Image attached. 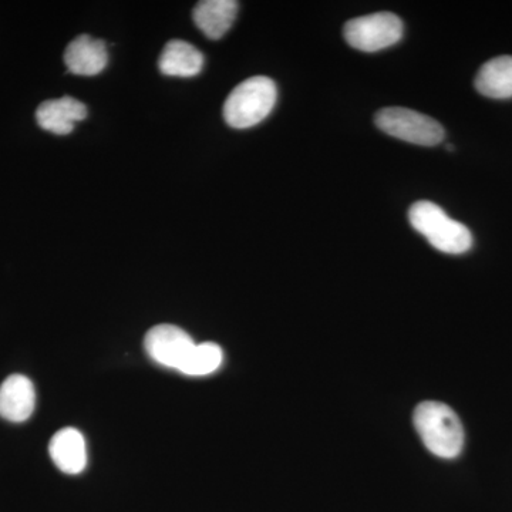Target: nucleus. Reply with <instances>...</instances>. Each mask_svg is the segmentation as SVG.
<instances>
[{
    "label": "nucleus",
    "instance_id": "8",
    "mask_svg": "<svg viewBox=\"0 0 512 512\" xmlns=\"http://www.w3.org/2000/svg\"><path fill=\"white\" fill-rule=\"evenodd\" d=\"M67 70L79 76H96L109 63L106 43L89 35L76 37L64 52Z\"/></svg>",
    "mask_w": 512,
    "mask_h": 512
},
{
    "label": "nucleus",
    "instance_id": "11",
    "mask_svg": "<svg viewBox=\"0 0 512 512\" xmlns=\"http://www.w3.org/2000/svg\"><path fill=\"white\" fill-rule=\"evenodd\" d=\"M238 12L234 0H204L195 6L192 18L195 25L210 39H221L231 29Z\"/></svg>",
    "mask_w": 512,
    "mask_h": 512
},
{
    "label": "nucleus",
    "instance_id": "10",
    "mask_svg": "<svg viewBox=\"0 0 512 512\" xmlns=\"http://www.w3.org/2000/svg\"><path fill=\"white\" fill-rule=\"evenodd\" d=\"M53 463L66 474H80L87 466V446L84 436L73 427L57 431L49 444Z\"/></svg>",
    "mask_w": 512,
    "mask_h": 512
},
{
    "label": "nucleus",
    "instance_id": "5",
    "mask_svg": "<svg viewBox=\"0 0 512 512\" xmlns=\"http://www.w3.org/2000/svg\"><path fill=\"white\" fill-rule=\"evenodd\" d=\"M346 42L360 52H379L396 45L403 36V23L393 13H373L346 23Z\"/></svg>",
    "mask_w": 512,
    "mask_h": 512
},
{
    "label": "nucleus",
    "instance_id": "14",
    "mask_svg": "<svg viewBox=\"0 0 512 512\" xmlns=\"http://www.w3.org/2000/svg\"><path fill=\"white\" fill-rule=\"evenodd\" d=\"M222 362H224V353L217 343H201L192 350L180 373L192 377L208 376L217 372Z\"/></svg>",
    "mask_w": 512,
    "mask_h": 512
},
{
    "label": "nucleus",
    "instance_id": "4",
    "mask_svg": "<svg viewBox=\"0 0 512 512\" xmlns=\"http://www.w3.org/2000/svg\"><path fill=\"white\" fill-rule=\"evenodd\" d=\"M376 126L394 138L416 144L433 147L444 140V128L429 116L404 107H387L375 117Z\"/></svg>",
    "mask_w": 512,
    "mask_h": 512
},
{
    "label": "nucleus",
    "instance_id": "13",
    "mask_svg": "<svg viewBox=\"0 0 512 512\" xmlns=\"http://www.w3.org/2000/svg\"><path fill=\"white\" fill-rule=\"evenodd\" d=\"M476 89L490 99H511L512 56L495 57L485 63L477 74Z\"/></svg>",
    "mask_w": 512,
    "mask_h": 512
},
{
    "label": "nucleus",
    "instance_id": "9",
    "mask_svg": "<svg viewBox=\"0 0 512 512\" xmlns=\"http://www.w3.org/2000/svg\"><path fill=\"white\" fill-rule=\"evenodd\" d=\"M87 107L82 101L73 99L70 96L60 97L57 100H47L40 104L36 111L37 124L43 130L66 136L73 131L77 121L86 119Z\"/></svg>",
    "mask_w": 512,
    "mask_h": 512
},
{
    "label": "nucleus",
    "instance_id": "7",
    "mask_svg": "<svg viewBox=\"0 0 512 512\" xmlns=\"http://www.w3.org/2000/svg\"><path fill=\"white\" fill-rule=\"evenodd\" d=\"M35 386L23 375L9 376L0 386V416L12 423H22L33 414Z\"/></svg>",
    "mask_w": 512,
    "mask_h": 512
},
{
    "label": "nucleus",
    "instance_id": "6",
    "mask_svg": "<svg viewBox=\"0 0 512 512\" xmlns=\"http://www.w3.org/2000/svg\"><path fill=\"white\" fill-rule=\"evenodd\" d=\"M195 346L197 343L184 329L168 323L154 326L148 330L144 339L147 355L154 362L178 372L183 369Z\"/></svg>",
    "mask_w": 512,
    "mask_h": 512
},
{
    "label": "nucleus",
    "instance_id": "1",
    "mask_svg": "<svg viewBox=\"0 0 512 512\" xmlns=\"http://www.w3.org/2000/svg\"><path fill=\"white\" fill-rule=\"evenodd\" d=\"M413 423L421 441L431 454L456 458L464 447V427L456 412L447 404L423 402L416 407Z\"/></svg>",
    "mask_w": 512,
    "mask_h": 512
},
{
    "label": "nucleus",
    "instance_id": "2",
    "mask_svg": "<svg viewBox=\"0 0 512 512\" xmlns=\"http://www.w3.org/2000/svg\"><path fill=\"white\" fill-rule=\"evenodd\" d=\"M409 220L431 247L450 255L466 254L473 247V235L466 225L448 217L446 211L430 201H419L410 208Z\"/></svg>",
    "mask_w": 512,
    "mask_h": 512
},
{
    "label": "nucleus",
    "instance_id": "3",
    "mask_svg": "<svg viewBox=\"0 0 512 512\" xmlns=\"http://www.w3.org/2000/svg\"><path fill=\"white\" fill-rule=\"evenodd\" d=\"M278 90L269 77L255 76L238 84L224 104V119L232 128L261 123L274 110Z\"/></svg>",
    "mask_w": 512,
    "mask_h": 512
},
{
    "label": "nucleus",
    "instance_id": "12",
    "mask_svg": "<svg viewBox=\"0 0 512 512\" xmlns=\"http://www.w3.org/2000/svg\"><path fill=\"white\" fill-rule=\"evenodd\" d=\"M158 67L165 76L194 77L204 67V56L197 47L184 40H171L161 53Z\"/></svg>",
    "mask_w": 512,
    "mask_h": 512
}]
</instances>
